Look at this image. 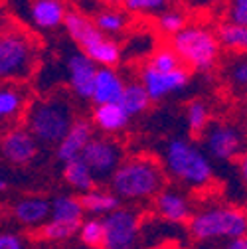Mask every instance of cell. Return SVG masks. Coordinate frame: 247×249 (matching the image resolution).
<instances>
[{
	"mask_svg": "<svg viewBox=\"0 0 247 249\" xmlns=\"http://www.w3.org/2000/svg\"><path fill=\"white\" fill-rule=\"evenodd\" d=\"M186 24H188V20L184 16V12H180V10L164 8L157 14V26L164 36H172L174 32H178V30L184 28Z\"/></svg>",
	"mask_w": 247,
	"mask_h": 249,
	"instance_id": "31",
	"label": "cell"
},
{
	"mask_svg": "<svg viewBox=\"0 0 247 249\" xmlns=\"http://www.w3.org/2000/svg\"><path fill=\"white\" fill-rule=\"evenodd\" d=\"M93 24L107 36H119L125 32V28L129 26V16H127V12H121L117 8H105L95 14Z\"/></svg>",
	"mask_w": 247,
	"mask_h": 249,
	"instance_id": "26",
	"label": "cell"
},
{
	"mask_svg": "<svg viewBox=\"0 0 247 249\" xmlns=\"http://www.w3.org/2000/svg\"><path fill=\"white\" fill-rule=\"evenodd\" d=\"M12 215H14V220L20 226L36 230L44 222H48V217H50V200L40 198V196L22 198L12 206Z\"/></svg>",
	"mask_w": 247,
	"mask_h": 249,
	"instance_id": "17",
	"label": "cell"
},
{
	"mask_svg": "<svg viewBox=\"0 0 247 249\" xmlns=\"http://www.w3.org/2000/svg\"><path fill=\"white\" fill-rule=\"evenodd\" d=\"M64 180L79 194L95 188V184H97L93 174H91V170H89V166L85 164V160L81 157L64 162Z\"/></svg>",
	"mask_w": 247,
	"mask_h": 249,
	"instance_id": "21",
	"label": "cell"
},
{
	"mask_svg": "<svg viewBox=\"0 0 247 249\" xmlns=\"http://www.w3.org/2000/svg\"><path fill=\"white\" fill-rule=\"evenodd\" d=\"M164 166L188 188H206L213 180L212 159L190 139H172L164 148Z\"/></svg>",
	"mask_w": 247,
	"mask_h": 249,
	"instance_id": "2",
	"label": "cell"
},
{
	"mask_svg": "<svg viewBox=\"0 0 247 249\" xmlns=\"http://www.w3.org/2000/svg\"><path fill=\"white\" fill-rule=\"evenodd\" d=\"M75 121L73 107L64 95H50L34 101L26 113V129L38 142L57 144Z\"/></svg>",
	"mask_w": 247,
	"mask_h": 249,
	"instance_id": "3",
	"label": "cell"
},
{
	"mask_svg": "<svg viewBox=\"0 0 247 249\" xmlns=\"http://www.w3.org/2000/svg\"><path fill=\"white\" fill-rule=\"evenodd\" d=\"M190 233L198 241H226L247 233V217L235 208H208L190 215Z\"/></svg>",
	"mask_w": 247,
	"mask_h": 249,
	"instance_id": "6",
	"label": "cell"
},
{
	"mask_svg": "<svg viewBox=\"0 0 247 249\" xmlns=\"http://www.w3.org/2000/svg\"><path fill=\"white\" fill-rule=\"evenodd\" d=\"M6 188H8V182H6L2 176H0V192H4Z\"/></svg>",
	"mask_w": 247,
	"mask_h": 249,
	"instance_id": "37",
	"label": "cell"
},
{
	"mask_svg": "<svg viewBox=\"0 0 247 249\" xmlns=\"http://www.w3.org/2000/svg\"><path fill=\"white\" fill-rule=\"evenodd\" d=\"M64 28L68 36L79 46V50L95 61L97 66L115 68L121 61V46L111 36L103 34L101 30L93 24V20L87 18L81 12H68L64 18Z\"/></svg>",
	"mask_w": 247,
	"mask_h": 249,
	"instance_id": "5",
	"label": "cell"
},
{
	"mask_svg": "<svg viewBox=\"0 0 247 249\" xmlns=\"http://www.w3.org/2000/svg\"><path fill=\"white\" fill-rule=\"evenodd\" d=\"M81 159L89 166L95 182H105L111 178L115 168L123 162L125 152L123 146L109 137H91L81 150Z\"/></svg>",
	"mask_w": 247,
	"mask_h": 249,
	"instance_id": "9",
	"label": "cell"
},
{
	"mask_svg": "<svg viewBox=\"0 0 247 249\" xmlns=\"http://www.w3.org/2000/svg\"><path fill=\"white\" fill-rule=\"evenodd\" d=\"M202 141L206 154L213 160L229 162L241 157L243 152V133L235 124L229 123H213L202 131Z\"/></svg>",
	"mask_w": 247,
	"mask_h": 249,
	"instance_id": "10",
	"label": "cell"
},
{
	"mask_svg": "<svg viewBox=\"0 0 247 249\" xmlns=\"http://www.w3.org/2000/svg\"><path fill=\"white\" fill-rule=\"evenodd\" d=\"M224 245H226L228 249H247V239H245V235H237V237L226 239Z\"/></svg>",
	"mask_w": 247,
	"mask_h": 249,
	"instance_id": "36",
	"label": "cell"
},
{
	"mask_svg": "<svg viewBox=\"0 0 247 249\" xmlns=\"http://www.w3.org/2000/svg\"><path fill=\"white\" fill-rule=\"evenodd\" d=\"M186 123L188 129L194 135H202V131L210 124V109L204 101H192L186 107Z\"/></svg>",
	"mask_w": 247,
	"mask_h": 249,
	"instance_id": "28",
	"label": "cell"
},
{
	"mask_svg": "<svg viewBox=\"0 0 247 249\" xmlns=\"http://www.w3.org/2000/svg\"><path fill=\"white\" fill-rule=\"evenodd\" d=\"M36 64L34 42L22 32L0 34V81H20L32 75Z\"/></svg>",
	"mask_w": 247,
	"mask_h": 249,
	"instance_id": "7",
	"label": "cell"
},
{
	"mask_svg": "<svg viewBox=\"0 0 247 249\" xmlns=\"http://www.w3.org/2000/svg\"><path fill=\"white\" fill-rule=\"evenodd\" d=\"M148 66L152 70H157V71H170V70H176L184 64L180 61V57L176 55V52L170 46H162L159 50H154V53L148 59Z\"/></svg>",
	"mask_w": 247,
	"mask_h": 249,
	"instance_id": "30",
	"label": "cell"
},
{
	"mask_svg": "<svg viewBox=\"0 0 247 249\" xmlns=\"http://www.w3.org/2000/svg\"><path fill=\"white\" fill-rule=\"evenodd\" d=\"M170 0H123V6L129 14L137 16H150L159 14L160 10L168 8Z\"/></svg>",
	"mask_w": 247,
	"mask_h": 249,
	"instance_id": "32",
	"label": "cell"
},
{
	"mask_svg": "<svg viewBox=\"0 0 247 249\" xmlns=\"http://www.w3.org/2000/svg\"><path fill=\"white\" fill-rule=\"evenodd\" d=\"M24 91L16 87H0V123L18 117L24 107Z\"/></svg>",
	"mask_w": 247,
	"mask_h": 249,
	"instance_id": "27",
	"label": "cell"
},
{
	"mask_svg": "<svg viewBox=\"0 0 247 249\" xmlns=\"http://www.w3.org/2000/svg\"><path fill=\"white\" fill-rule=\"evenodd\" d=\"M93 124L105 135H115L127 129L131 117L123 111L119 103H99L93 111Z\"/></svg>",
	"mask_w": 247,
	"mask_h": 249,
	"instance_id": "18",
	"label": "cell"
},
{
	"mask_svg": "<svg viewBox=\"0 0 247 249\" xmlns=\"http://www.w3.org/2000/svg\"><path fill=\"white\" fill-rule=\"evenodd\" d=\"M188 81H190V71L184 66L170 71H157L150 66H146L141 71V85L144 87L150 101H160L168 97L170 93L182 91L188 85Z\"/></svg>",
	"mask_w": 247,
	"mask_h": 249,
	"instance_id": "11",
	"label": "cell"
},
{
	"mask_svg": "<svg viewBox=\"0 0 247 249\" xmlns=\"http://www.w3.org/2000/svg\"><path fill=\"white\" fill-rule=\"evenodd\" d=\"M26 239L18 231H0V249H22Z\"/></svg>",
	"mask_w": 247,
	"mask_h": 249,
	"instance_id": "35",
	"label": "cell"
},
{
	"mask_svg": "<svg viewBox=\"0 0 247 249\" xmlns=\"http://www.w3.org/2000/svg\"><path fill=\"white\" fill-rule=\"evenodd\" d=\"M79 241L87 247H103V222L99 217H91V220H81L77 230Z\"/></svg>",
	"mask_w": 247,
	"mask_h": 249,
	"instance_id": "29",
	"label": "cell"
},
{
	"mask_svg": "<svg viewBox=\"0 0 247 249\" xmlns=\"http://www.w3.org/2000/svg\"><path fill=\"white\" fill-rule=\"evenodd\" d=\"M228 18L237 24H247V0H229Z\"/></svg>",
	"mask_w": 247,
	"mask_h": 249,
	"instance_id": "34",
	"label": "cell"
},
{
	"mask_svg": "<svg viewBox=\"0 0 247 249\" xmlns=\"http://www.w3.org/2000/svg\"><path fill=\"white\" fill-rule=\"evenodd\" d=\"M93 137V127L87 121H73L71 127L68 129V133L59 139V142L55 144V157L61 162L73 160L77 157H81V150L85 148L87 141Z\"/></svg>",
	"mask_w": 247,
	"mask_h": 249,
	"instance_id": "14",
	"label": "cell"
},
{
	"mask_svg": "<svg viewBox=\"0 0 247 249\" xmlns=\"http://www.w3.org/2000/svg\"><path fill=\"white\" fill-rule=\"evenodd\" d=\"M228 77H229V83L233 85V89H241V91L245 89V85H247V59L243 55L235 57L229 64Z\"/></svg>",
	"mask_w": 247,
	"mask_h": 249,
	"instance_id": "33",
	"label": "cell"
},
{
	"mask_svg": "<svg viewBox=\"0 0 247 249\" xmlns=\"http://www.w3.org/2000/svg\"><path fill=\"white\" fill-rule=\"evenodd\" d=\"M103 2H107V4L115 6V4H123V0H103Z\"/></svg>",
	"mask_w": 247,
	"mask_h": 249,
	"instance_id": "38",
	"label": "cell"
},
{
	"mask_svg": "<svg viewBox=\"0 0 247 249\" xmlns=\"http://www.w3.org/2000/svg\"><path fill=\"white\" fill-rule=\"evenodd\" d=\"M79 202L83 206V212H87L91 215H105L111 210L121 206V198L115 192H105V190H97V188L83 192Z\"/></svg>",
	"mask_w": 247,
	"mask_h": 249,
	"instance_id": "20",
	"label": "cell"
},
{
	"mask_svg": "<svg viewBox=\"0 0 247 249\" xmlns=\"http://www.w3.org/2000/svg\"><path fill=\"white\" fill-rule=\"evenodd\" d=\"M117 103L123 107V111H125L129 117H137V115H142L144 111H148L152 101L139 81V83H125Z\"/></svg>",
	"mask_w": 247,
	"mask_h": 249,
	"instance_id": "22",
	"label": "cell"
},
{
	"mask_svg": "<svg viewBox=\"0 0 247 249\" xmlns=\"http://www.w3.org/2000/svg\"><path fill=\"white\" fill-rule=\"evenodd\" d=\"M0 152L2 157L14 164V166H26L30 164L36 154H38V141L36 137L30 133L28 129L16 127L4 135V139L0 141Z\"/></svg>",
	"mask_w": 247,
	"mask_h": 249,
	"instance_id": "12",
	"label": "cell"
},
{
	"mask_svg": "<svg viewBox=\"0 0 247 249\" xmlns=\"http://www.w3.org/2000/svg\"><path fill=\"white\" fill-rule=\"evenodd\" d=\"M79 224L81 222H64V220H52V217H48V222L40 226V235L42 239L50 243H64L77 235Z\"/></svg>",
	"mask_w": 247,
	"mask_h": 249,
	"instance_id": "25",
	"label": "cell"
},
{
	"mask_svg": "<svg viewBox=\"0 0 247 249\" xmlns=\"http://www.w3.org/2000/svg\"><path fill=\"white\" fill-rule=\"evenodd\" d=\"M66 12L68 8L61 0H34L32 8H30L32 22L42 30H53L61 26Z\"/></svg>",
	"mask_w": 247,
	"mask_h": 249,
	"instance_id": "19",
	"label": "cell"
},
{
	"mask_svg": "<svg viewBox=\"0 0 247 249\" xmlns=\"http://www.w3.org/2000/svg\"><path fill=\"white\" fill-rule=\"evenodd\" d=\"M103 247L131 249L141 239V217L129 208H115L103 217Z\"/></svg>",
	"mask_w": 247,
	"mask_h": 249,
	"instance_id": "8",
	"label": "cell"
},
{
	"mask_svg": "<svg viewBox=\"0 0 247 249\" xmlns=\"http://www.w3.org/2000/svg\"><path fill=\"white\" fill-rule=\"evenodd\" d=\"M123 87H125V79H123L115 68H107V66H99L95 79H93V91H91V99L95 105L99 103H117Z\"/></svg>",
	"mask_w": 247,
	"mask_h": 249,
	"instance_id": "16",
	"label": "cell"
},
{
	"mask_svg": "<svg viewBox=\"0 0 247 249\" xmlns=\"http://www.w3.org/2000/svg\"><path fill=\"white\" fill-rule=\"evenodd\" d=\"M83 206L73 196H55L50 202V217L52 220H64V222H81L83 220Z\"/></svg>",
	"mask_w": 247,
	"mask_h": 249,
	"instance_id": "24",
	"label": "cell"
},
{
	"mask_svg": "<svg viewBox=\"0 0 247 249\" xmlns=\"http://www.w3.org/2000/svg\"><path fill=\"white\" fill-rule=\"evenodd\" d=\"M111 190L127 202H142L164 188V170L152 159L137 157L123 160L109 178Z\"/></svg>",
	"mask_w": 247,
	"mask_h": 249,
	"instance_id": "1",
	"label": "cell"
},
{
	"mask_svg": "<svg viewBox=\"0 0 247 249\" xmlns=\"http://www.w3.org/2000/svg\"><path fill=\"white\" fill-rule=\"evenodd\" d=\"M97 64L83 52H75L68 57V77L70 87L75 93V97L89 101L91 91H93V79L97 73Z\"/></svg>",
	"mask_w": 247,
	"mask_h": 249,
	"instance_id": "13",
	"label": "cell"
},
{
	"mask_svg": "<svg viewBox=\"0 0 247 249\" xmlns=\"http://www.w3.org/2000/svg\"><path fill=\"white\" fill-rule=\"evenodd\" d=\"M154 208L160 213V217H164L170 224H184V222H188L192 215L190 200L182 192H176V190L162 188L154 196Z\"/></svg>",
	"mask_w": 247,
	"mask_h": 249,
	"instance_id": "15",
	"label": "cell"
},
{
	"mask_svg": "<svg viewBox=\"0 0 247 249\" xmlns=\"http://www.w3.org/2000/svg\"><path fill=\"white\" fill-rule=\"evenodd\" d=\"M184 66L196 71H210L220 59V42L215 32L204 24H186L170 36L168 44Z\"/></svg>",
	"mask_w": 247,
	"mask_h": 249,
	"instance_id": "4",
	"label": "cell"
},
{
	"mask_svg": "<svg viewBox=\"0 0 247 249\" xmlns=\"http://www.w3.org/2000/svg\"><path fill=\"white\" fill-rule=\"evenodd\" d=\"M215 38L220 42V48L229 52H245L247 48V24L237 22H224L215 30Z\"/></svg>",
	"mask_w": 247,
	"mask_h": 249,
	"instance_id": "23",
	"label": "cell"
}]
</instances>
